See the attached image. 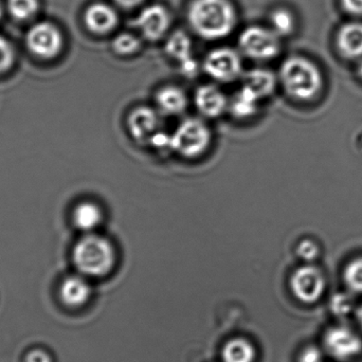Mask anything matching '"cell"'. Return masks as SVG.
Listing matches in <instances>:
<instances>
[{"label": "cell", "mask_w": 362, "mask_h": 362, "mask_svg": "<svg viewBox=\"0 0 362 362\" xmlns=\"http://www.w3.org/2000/svg\"><path fill=\"white\" fill-rule=\"evenodd\" d=\"M187 21L204 40H221L235 27V8L229 0H193L187 10Z\"/></svg>", "instance_id": "obj_1"}, {"label": "cell", "mask_w": 362, "mask_h": 362, "mask_svg": "<svg viewBox=\"0 0 362 362\" xmlns=\"http://www.w3.org/2000/svg\"><path fill=\"white\" fill-rule=\"evenodd\" d=\"M72 257L81 274L101 278L107 276L116 266V248L104 236L89 233L76 243Z\"/></svg>", "instance_id": "obj_2"}, {"label": "cell", "mask_w": 362, "mask_h": 362, "mask_svg": "<svg viewBox=\"0 0 362 362\" xmlns=\"http://www.w3.org/2000/svg\"><path fill=\"white\" fill-rule=\"evenodd\" d=\"M280 81L289 97L299 101H310L322 86L320 70L304 57H293L281 66Z\"/></svg>", "instance_id": "obj_3"}, {"label": "cell", "mask_w": 362, "mask_h": 362, "mask_svg": "<svg viewBox=\"0 0 362 362\" xmlns=\"http://www.w3.org/2000/svg\"><path fill=\"white\" fill-rule=\"evenodd\" d=\"M171 137L172 151L187 159L204 155L212 141L210 127L198 118L183 120Z\"/></svg>", "instance_id": "obj_4"}, {"label": "cell", "mask_w": 362, "mask_h": 362, "mask_svg": "<svg viewBox=\"0 0 362 362\" xmlns=\"http://www.w3.org/2000/svg\"><path fill=\"white\" fill-rule=\"evenodd\" d=\"M240 52L255 61H269L280 53V36L270 28L251 25L238 37Z\"/></svg>", "instance_id": "obj_5"}, {"label": "cell", "mask_w": 362, "mask_h": 362, "mask_svg": "<svg viewBox=\"0 0 362 362\" xmlns=\"http://www.w3.org/2000/svg\"><path fill=\"white\" fill-rule=\"evenodd\" d=\"M323 348L335 361H351L362 353V338L350 327L336 325L323 336Z\"/></svg>", "instance_id": "obj_6"}, {"label": "cell", "mask_w": 362, "mask_h": 362, "mask_svg": "<svg viewBox=\"0 0 362 362\" xmlns=\"http://www.w3.org/2000/svg\"><path fill=\"white\" fill-rule=\"evenodd\" d=\"M289 286L296 299L304 304H314L322 298L327 280L319 268L304 265L293 272Z\"/></svg>", "instance_id": "obj_7"}, {"label": "cell", "mask_w": 362, "mask_h": 362, "mask_svg": "<svg viewBox=\"0 0 362 362\" xmlns=\"http://www.w3.org/2000/svg\"><path fill=\"white\" fill-rule=\"evenodd\" d=\"M202 67L211 78L219 83H231L242 76L240 53L225 47L211 51L204 59Z\"/></svg>", "instance_id": "obj_8"}, {"label": "cell", "mask_w": 362, "mask_h": 362, "mask_svg": "<svg viewBox=\"0 0 362 362\" xmlns=\"http://www.w3.org/2000/svg\"><path fill=\"white\" fill-rule=\"evenodd\" d=\"M129 135L137 144L148 146L152 138L161 131L158 110L148 106H140L129 112L127 121Z\"/></svg>", "instance_id": "obj_9"}, {"label": "cell", "mask_w": 362, "mask_h": 362, "mask_svg": "<svg viewBox=\"0 0 362 362\" xmlns=\"http://www.w3.org/2000/svg\"><path fill=\"white\" fill-rule=\"evenodd\" d=\"M30 50L42 59L57 57L63 46V38L57 27L40 23L31 28L27 36Z\"/></svg>", "instance_id": "obj_10"}, {"label": "cell", "mask_w": 362, "mask_h": 362, "mask_svg": "<svg viewBox=\"0 0 362 362\" xmlns=\"http://www.w3.org/2000/svg\"><path fill=\"white\" fill-rule=\"evenodd\" d=\"M171 25V16L165 6L152 4L140 12L136 25L146 40L155 42L165 36Z\"/></svg>", "instance_id": "obj_11"}, {"label": "cell", "mask_w": 362, "mask_h": 362, "mask_svg": "<svg viewBox=\"0 0 362 362\" xmlns=\"http://www.w3.org/2000/svg\"><path fill=\"white\" fill-rule=\"evenodd\" d=\"M194 104L198 112L206 118H218L229 108L225 93L216 85H202L196 89Z\"/></svg>", "instance_id": "obj_12"}, {"label": "cell", "mask_w": 362, "mask_h": 362, "mask_svg": "<svg viewBox=\"0 0 362 362\" xmlns=\"http://www.w3.org/2000/svg\"><path fill=\"white\" fill-rule=\"evenodd\" d=\"M165 51L180 63L181 71L185 76L189 78L195 76L198 63L192 57V42L185 32L176 31L172 34L165 44Z\"/></svg>", "instance_id": "obj_13"}, {"label": "cell", "mask_w": 362, "mask_h": 362, "mask_svg": "<svg viewBox=\"0 0 362 362\" xmlns=\"http://www.w3.org/2000/svg\"><path fill=\"white\" fill-rule=\"evenodd\" d=\"M118 21L116 10L103 2L91 4L85 13L87 28L100 35L112 32L118 25Z\"/></svg>", "instance_id": "obj_14"}, {"label": "cell", "mask_w": 362, "mask_h": 362, "mask_svg": "<svg viewBox=\"0 0 362 362\" xmlns=\"http://www.w3.org/2000/svg\"><path fill=\"white\" fill-rule=\"evenodd\" d=\"M157 110L167 116H178L189 105L187 93L177 86H165L156 95Z\"/></svg>", "instance_id": "obj_15"}, {"label": "cell", "mask_w": 362, "mask_h": 362, "mask_svg": "<svg viewBox=\"0 0 362 362\" xmlns=\"http://www.w3.org/2000/svg\"><path fill=\"white\" fill-rule=\"evenodd\" d=\"M340 52L348 59L362 57V23H349L340 29L337 36Z\"/></svg>", "instance_id": "obj_16"}, {"label": "cell", "mask_w": 362, "mask_h": 362, "mask_svg": "<svg viewBox=\"0 0 362 362\" xmlns=\"http://www.w3.org/2000/svg\"><path fill=\"white\" fill-rule=\"evenodd\" d=\"M91 295L88 283L80 276H70L64 281L61 288V297L67 305L78 308L84 305Z\"/></svg>", "instance_id": "obj_17"}, {"label": "cell", "mask_w": 362, "mask_h": 362, "mask_svg": "<svg viewBox=\"0 0 362 362\" xmlns=\"http://www.w3.org/2000/svg\"><path fill=\"white\" fill-rule=\"evenodd\" d=\"M276 84V76L272 71L257 68L245 74L243 86L250 89L262 100L269 97L274 93Z\"/></svg>", "instance_id": "obj_18"}, {"label": "cell", "mask_w": 362, "mask_h": 362, "mask_svg": "<svg viewBox=\"0 0 362 362\" xmlns=\"http://www.w3.org/2000/svg\"><path fill=\"white\" fill-rule=\"evenodd\" d=\"M257 350L252 342L245 338H234L226 342L221 350L223 362H255Z\"/></svg>", "instance_id": "obj_19"}, {"label": "cell", "mask_w": 362, "mask_h": 362, "mask_svg": "<svg viewBox=\"0 0 362 362\" xmlns=\"http://www.w3.org/2000/svg\"><path fill=\"white\" fill-rule=\"evenodd\" d=\"M102 221H103V212L101 208L93 202H82L74 209V225L82 231H93L101 225Z\"/></svg>", "instance_id": "obj_20"}, {"label": "cell", "mask_w": 362, "mask_h": 362, "mask_svg": "<svg viewBox=\"0 0 362 362\" xmlns=\"http://www.w3.org/2000/svg\"><path fill=\"white\" fill-rule=\"evenodd\" d=\"M261 101L250 89L243 86L229 101V110L236 118L247 119L257 114L259 103Z\"/></svg>", "instance_id": "obj_21"}, {"label": "cell", "mask_w": 362, "mask_h": 362, "mask_svg": "<svg viewBox=\"0 0 362 362\" xmlns=\"http://www.w3.org/2000/svg\"><path fill=\"white\" fill-rule=\"evenodd\" d=\"M270 29L280 36L291 35L295 30V17L286 8H276L270 15Z\"/></svg>", "instance_id": "obj_22"}, {"label": "cell", "mask_w": 362, "mask_h": 362, "mask_svg": "<svg viewBox=\"0 0 362 362\" xmlns=\"http://www.w3.org/2000/svg\"><path fill=\"white\" fill-rule=\"evenodd\" d=\"M141 47L139 38L132 33H121L114 38L112 48L115 52L123 57L134 54L137 52Z\"/></svg>", "instance_id": "obj_23"}, {"label": "cell", "mask_w": 362, "mask_h": 362, "mask_svg": "<svg viewBox=\"0 0 362 362\" xmlns=\"http://www.w3.org/2000/svg\"><path fill=\"white\" fill-rule=\"evenodd\" d=\"M344 282L353 293H362V257L351 262L344 274Z\"/></svg>", "instance_id": "obj_24"}, {"label": "cell", "mask_w": 362, "mask_h": 362, "mask_svg": "<svg viewBox=\"0 0 362 362\" xmlns=\"http://www.w3.org/2000/svg\"><path fill=\"white\" fill-rule=\"evenodd\" d=\"M8 8L11 15L19 21L31 18L37 12V0H8Z\"/></svg>", "instance_id": "obj_25"}, {"label": "cell", "mask_w": 362, "mask_h": 362, "mask_svg": "<svg viewBox=\"0 0 362 362\" xmlns=\"http://www.w3.org/2000/svg\"><path fill=\"white\" fill-rule=\"evenodd\" d=\"M329 308L336 317H348L353 312L354 303L346 293H337L332 297Z\"/></svg>", "instance_id": "obj_26"}, {"label": "cell", "mask_w": 362, "mask_h": 362, "mask_svg": "<svg viewBox=\"0 0 362 362\" xmlns=\"http://www.w3.org/2000/svg\"><path fill=\"white\" fill-rule=\"evenodd\" d=\"M319 252L320 250H319L318 245L310 240H301L297 247L298 257L308 263L315 261L318 257Z\"/></svg>", "instance_id": "obj_27"}, {"label": "cell", "mask_w": 362, "mask_h": 362, "mask_svg": "<svg viewBox=\"0 0 362 362\" xmlns=\"http://www.w3.org/2000/svg\"><path fill=\"white\" fill-rule=\"evenodd\" d=\"M148 146H152L155 150L163 151V152L172 151L171 135L165 133V132L161 129V131H159L158 133L152 138Z\"/></svg>", "instance_id": "obj_28"}, {"label": "cell", "mask_w": 362, "mask_h": 362, "mask_svg": "<svg viewBox=\"0 0 362 362\" xmlns=\"http://www.w3.org/2000/svg\"><path fill=\"white\" fill-rule=\"evenodd\" d=\"M13 63V50L11 45L0 36V72L8 69Z\"/></svg>", "instance_id": "obj_29"}, {"label": "cell", "mask_w": 362, "mask_h": 362, "mask_svg": "<svg viewBox=\"0 0 362 362\" xmlns=\"http://www.w3.org/2000/svg\"><path fill=\"white\" fill-rule=\"evenodd\" d=\"M325 355L318 346H308L301 351L298 362H323Z\"/></svg>", "instance_id": "obj_30"}, {"label": "cell", "mask_w": 362, "mask_h": 362, "mask_svg": "<svg viewBox=\"0 0 362 362\" xmlns=\"http://www.w3.org/2000/svg\"><path fill=\"white\" fill-rule=\"evenodd\" d=\"M346 12L353 15H362V0H341Z\"/></svg>", "instance_id": "obj_31"}, {"label": "cell", "mask_w": 362, "mask_h": 362, "mask_svg": "<svg viewBox=\"0 0 362 362\" xmlns=\"http://www.w3.org/2000/svg\"><path fill=\"white\" fill-rule=\"evenodd\" d=\"M27 362H50V358L42 351H33L28 355Z\"/></svg>", "instance_id": "obj_32"}, {"label": "cell", "mask_w": 362, "mask_h": 362, "mask_svg": "<svg viewBox=\"0 0 362 362\" xmlns=\"http://www.w3.org/2000/svg\"><path fill=\"white\" fill-rule=\"evenodd\" d=\"M114 1L122 8H132L140 6L144 0H114Z\"/></svg>", "instance_id": "obj_33"}, {"label": "cell", "mask_w": 362, "mask_h": 362, "mask_svg": "<svg viewBox=\"0 0 362 362\" xmlns=\"http://www.w3.org/2000/svg\"><path fill=\"white\" fill-rule=\"evenodd\" d=\"M357 320H358L359 325H361L362 329V306L357 310L356 313Z\"/></svg>", "instance_id": "obj_34"}, {"label": "cell", "mask_w": 362, "mask_h": 362, "mask_svg": "<svg viewBox=\"0 0 362 362\" xmlns=\"http://www.w3.org/2000/svg\"><path fill=\"white\" fill-rule=\"evenodd\" d=\"M358 72H359V76H361V78H362V64L361 66H359Z\"/></svg>", "instance_id": "obj_35"}, {"label": "cell", "mask_w": 362, "mask_h": 362, "mask_svg": "<svg viewBox=\"0 0 362 362\" xmlns=\"http://www.w3.org/2000/svg\"><path fill=\"white\" fill-rule=\"evenodd\" d=\"M1 15H2V6H1V2H0V18H1Z\"/></svg>", "instance_id": "obj_36"}]
</instances>
